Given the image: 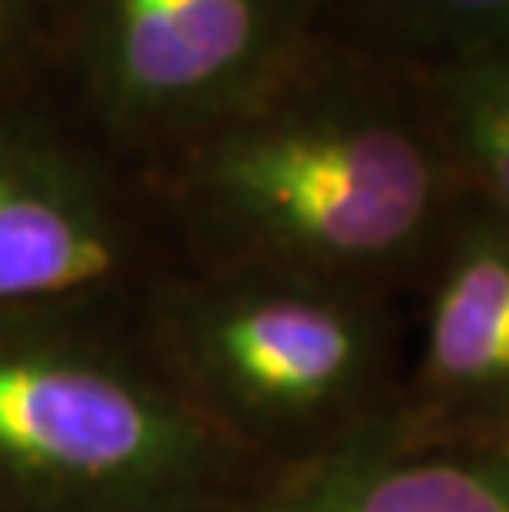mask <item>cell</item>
Returning a JSON list of instances; mask_svg holds the SVG:
<instances>
[{"label": "cell", "instance_id": "6", "mask_svg": "<svg viewBox=\"0 0 509 512\" xmlns=\"http://www.w3.org/2000/svg\"><path fill=\"white\" fill-rule=\"evenodd\" d=\"M110 215L67 162L0 136V304L83 291L116 268Z\"/></svg>", "mask_w": 509, "mask_h": 512}, {"label": "cell", "instance_id": "3", "mask_svg": "<svg viewBox=\"0 0 509 512\" xmlns=\"http://www.w3.org/2000/svg\"><path fill=\"white\" fill-rule=\"evenodd\" d=\"M186 357L245 427L295 433L354 407L371 384L377 337L367 314L328 281L275 271L199 301Z\"/></svg>", "mask_w": 509, "mask_h": 512}, {"label": "cell", "instance_id": "2", "mask_svg": "<svg viewBox=\"0 0 509 512\" xmlns=\"http://www.w3.org/2000/svg\"><path fill=\"white\" fill-rule=\"evenodd\" d=\"M205 470V430L166 390L83 347L0 337V483L139 512L179 499Z\"/></svg>", "mask_w": 509, "mask_h": 512}, {"label": "cell", "instance_id": "9", "mask_svg": "<svg viewBox=\"0 0 509 512\" xmlns=\"http://www.w3.org/2000/svg\"><path fill=\"white\" fill-rule=\"evenodd\" d=\"M367 53L414 70L509 43V0H351Z\"/></svg>", "mask_w": 509, "mask_h": 512}, {"label": "cell", "instance_id": "4", "mask_svg": "<svg viewBox=\"0 0 509 512\" xmlns=\"http://www.w3.org/2000/svg\"><path fill=\"white\" fill-rule=\"evenodd\" d=\"M318 0H106L100 80L123 116L229 119L321 43Z\"/></svg>", "mask_w": 509, "mask_h": 512}, {"label": "cell", "instance_id": "7", "mask_svg": "<svg viewBox=\"0 0 509 512\" xmlns=\"http://www.w3.org/2000/svg\"><path fill=\"white\" fill-rule=\"evenodd\" d=\"M252 512H509V440L424 453L344 446Z\"/></svg>", "mask_w": 509, "mask_h": 512}, {"label": "cell", "instance_id": "1", "mask_svg": "<svg viewBox=\"0 0 509 512\" xmlns=\"http://www.w3.org/2000/svg\"><path fill=\"white\" fill-rule=\"evenodd\" d=\"M196 192L248 255L334 285L437 245L470 189L420 70L321 47L215 123Z\"/></svg>", "mask_w": 509, "mask_h": 512}, {"label": "cell", "instance_id": "8", "mask_svg": "<svg viewBox=\"0 0 509 512\" xmlns=\"http://www.w3.org/2000/svg\"><path fill=\"white\" fill-rule=\"evenodd\" d=\"M420 76L467 189L509 219V43Z\"/></svg>", "mask_w": 509, "mask_h": 512}, {"label": "cell", "instance_id": "5", "mask_svg": "<svg viewBox=\"0 0 509 512\" xmlns=\"http://www.w3.org/2000/svg\"><path fill=\"white\" fill-rule=\"evenodd\" d=\"M427 321L424 390L470 443L509 440V219L467 192L450 219Z\"/></svg>", "mask_w": 509, "mask_h": 512}]
</instances>
